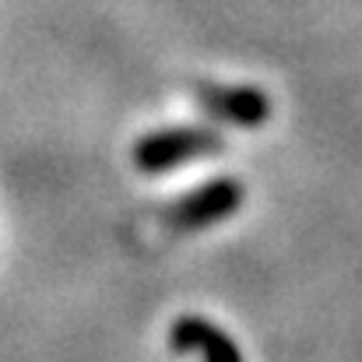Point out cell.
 Here are the masks:
<instances>
[{"mask_svg":"<svg viewBox=\"0 0 362 362\" xmlns=\"http://www.w3.org/2000/svg\"><path fill=\"white\" fill-rule=\"evenodd\" d=\"M243 204V187L236 180L222 176V180H211L204 187H197L194 194L180 197L169 215H165V226L176 229V233H197L204 226H215V222H226L229 215H236Z\"/></svg>","mask_w":362,"mask_h":362,"instance_id":"obj_2","label":"cell"},{"mask_svg":"<svg viewBox=\"0 0 362 362\" xmlns=\"http://www.w3.org/2000/svg\"><path fill=\"white\" fill-rule=\"evenodd\" d=\"M211 151H218V137L211 130H201V127L158 130L134 144V165L141 173H165V169H176V165L211 155Z\"/></svg>","mask_w":362,"mask_h":362,"instance_id":"obj_1","label":"cell"},{"mask_svg":"<svg viewBox=\"0 0 362 362\" xmlns=\"http://www.w3.org/2000/svg\"><path fill=\"white\" fill-rule=\"evenodd\" d=\"M197 99L215 120L236 123V127H264L271 117V99L260 88L250 85H201Z\"/></svg>","mask_w":362,"mask_h":362,"instance_id":"obj_3","label":"cell"},{"mask_svg":"<svg viewBox=\"0 0 362 362\" xmlns=\"http://www.w3.org/2000/svg\"><path fill=\"white\" fill-rule=\"evenodd\" d=\"M173 345L180 352H197L204 362H243L233 338L201 317H183L173 324Z\"/></svg>","mask_w":362,"mask_h":362,"instance_id":"obj_4","label":"cell"}]
</instances>
